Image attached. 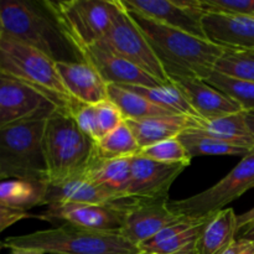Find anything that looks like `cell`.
Segmentation results:
<instances>
[{
  "label": "cell",
  "instance_id": "30bf717a",
  "mask_svg": "<svg viewBox=\"0 0 254 254\" xmlns=\"http://www.w3.org/2000/svg\"><path fill=\"white\" fill-rule=\"evenodd\" d=\"M57 109L61 108L46 94L0 71V129L49 118Z\"/></svg>",
  "mask_w": 254,
  "mask_h": 254
},
{
  "label": "cell",
  "instance_id": "7c38bea8",
  "mask_svg": "<svg viewBox=\"0 0 254 254\" xmlns=\"http://www.w3.org/2000/svg\"><path fill=\"white\" fill-rule=\"evenodd\" d=\"M181 216L169 207V198L144 200L126 198V216L121 235L138 247L168 226L178 222Z\"/></svg>",
  "mask_w": 254,
  "mask_h": 254
},
{
  "label": "cell",
  "instance_id": "1f68e13d",
  "mask_svg": "<svg viewBox=\"0 0 254 254\" xmlns=\"http://www.w3.org/2000/svg\"><path fill=\"white\" fill-rule=\"evenodd\" d=\"M136 156L168 164L180 163L190 165L191 163V156L189 155L188 150L179 138L168 139V140L140 149Z\"/></svg>",
  "mask_w": 254,
  "mask_h": 254
},
{
  "label": "cell",
  "instance_id": "8fae6325",
  "mask_svg": "<svg viewBox=\"0 0 254 254\" xmlns=\"http://www.w3.org/2000/svg\"><path fill=\"white\" fill-rule=\"evenodd\" d=\"M126 216V198L108 205L88 203H54L34 217L49 222H64L67 225L91 231H119Z\"/></svg>",
  "mask_w": 254,
  "mask_h": 254
},
{
  "label": "cell",
  "instance_id": "52a82bcc",
  "mask_svg": "<svg viewBox=\"0 0 254 254\" xmlns=\"http://www.w3.org/2000/svg\"><path fill=\"white\" fill-rule=\"evenodd\" d=\"M44 4L78 54L98 44L123 9L121 0H68Z\"/></svg>",
  "mask_w": 254,
  "mask_h": 254
},
{
  "label": "cell",
  "instance_id": "d6a6232c",
  "mask_svg": "<svg viewBox=\"0 0 254 254\" xmlns=\"http://www.w3.org/2000/svg\"><path fill=\"white\" fill-rule=\"evenodd\" d=\"M68 113L73 118L74 123L79 128V130L88 136L94 143L101 139L98 129V122H97L96 106L92 104L81 103V102L73 101L68 109Z\"/></svg>",
  "mask_w": 254,
  "mask_h": 254
},
{
  "label": "cell",
  "instance_id": "3957f363",
  "mask_svg": "<svg viewBox=\"0 0 254 254\" xmlns=\"http://www.w3.org/2000/svg\"><path fill=\"white\" fill-rule=\"evenodd\" d=\"M0 248H27L45 254H140L119 231H91L72 225L7 237Z\"/></svg>",
  "mask_w": 254,
  "mask_h": 254
},
{
  "label": "cell",
  "instance_id": "f35d334b",
  "mask_svg": "<svg viewBox=\"0 0 254 254\" xmlns=\"http://www.w3.org/2000/svg\"><path fill=\"white\" fill-rule=\"evenodd\" d=\"M254 221V207L251 208L247 212L242 213V215L237 216V227L238 230H241L242 227H245L248 223L253 222Z\"/></svg>",
  "mask_w": 254,
  "mask_h": 254
},
{
  "label": "cell",
  "instance_id": "ac0fdd59",
  "mask_svg": "<svg viewBox=\"0 0 254 254\" xmlns=\"http://www.w3.org/2000/svg\"><path fill=\"white\" fill-rule=\"evenodd\" d=\"M171 83L180 89L197 117L206 121L243 112L240 104L215 87L210 86L205 79L197 77H181L173 79Z\"/></svg>",
  "mask_w": 254,
  "mask_h": 254
},
{
  "label": "cell",
  "instance_id": "4fadbf2b",
  "mask_svg": "<svg viewBox=\"0 0 254 254\" xmlns=\"http://www.w3.org/2000/svg\"><path fill=\"white\" fill-rule=\"evenodd\" d=\"M121 2L128 11L206 39L202 29L205 11L198 0H121Z\"/></svg>",
  "mask_w": 254,
  "mask_h": 254
},
{
  "label": "cell",
  "instance_id": "ffe728a7",
  "mask_svg": "<svg viewBox=\"0 0 254 254\" xmlns=\"http://www.w3.org/2000/svg\"><path fill=\"white\" fill-rule=\"evenodd\" d=\"M121 200L123 197L117 193L93 183L84 175H78L60 183H47L44 206L64 202L108 205Z\"/></svg>",
  "mask_w": 254,
  "mask_h": 254
},
{
  "label": "cell",
  "instance_id": "7bdbcfd3",
  "mask_svg": "<svg viewBox=\"0 0 254 254\" xmlns=\"http://www.w3.org/2000/svg\"><path fill=\"white\" fill-rule=\"evenodd\" d=\"M2 180V178H1V175H0V181H1Z\"/></svg>",
  "mask_w": 254,
  "mask_h": 254
},
{
  "label": "cell",
  "instance_id": "b9f144b4",
  "mask_svg": "<svg viewBox=\"0 0 254 254\" xmlns=\"http://www.w3.org/2000/svg\"><path fill=\"white\" fill-rule=\"evenodd\" d=\"M4 35V30H2V26H1V21H0V39H1V36Z\"/></svg>",
  "mask_w": 254,
  "mask_h": 254
},
{
  "label": "cell",
  "instance_id": "74e56055",
  "mask_svg": "<svg viewBox=\"0 0 254 254\" xmlns=\"http://www.w3.org/2000/svg\"><path fill=\"white\" fill-rule=\"evenodd\" d=\"M236 238H243V240L253 241L254 242V221L248 223V225H246L241 230H238L237 237Z\"/></svg>",
  "mask_w": 254,
  "mask_h": 254
},
{
  "label": "cell",
  "instance_id": "4316f807",
  "mask_svg": "<svg viewBox=\"0 0 254 254\" xmlns=\"http://www.w3.org/2000/svg\"><path fill=\"white\" fill-rule=\"evenodd\" d=\"M123 88L138 93L154 103L160 108L166 109L174 114H180V116L197 117V114L193 112L190 104L183 96L180 89L174 83L161 84L156 87H143V86H121Z\"/></svg>",
  "mask_w": 254,
  "mask_h": 254
},
{
  "label": "cell",
  "instance_id": "603a6c76",
  "mask_svg": "<svg viewBox=\"0 0 254 254\" xmlns=\"http://www.w3.org/2000/svg\"><path fill=\"white\" fill-rule=\"evenodd\" d=\"M82 175L121 197L127 198V190L131 179V156L102 159L97 155Z\"/></svg>",
  "mask_w": 254,
  "mask_h": 254
},
{
  "label": "cell",
  "instance_id": "d590c367",
  "mask_svg": "<svg viewBox=\"0 0 254 254\" xmlns=\"http://www.w3.org/2000/svg\"><path fill=\"white\" fill-rule=\"evenodd\" d=\"M30 217H34V216L30 215L26 211L15 210V208H10L0 203V233L19 221Z\"/></svg>",
  "mask_w": 254,
  "mask_h": 254
},
{
  "label": "cell",
  "instance_id": "9c48e42d",
  "mask_svg": "<svg viewBox=\"0 0 254 254\" xmlns=\"http://www.w3.org/2000/svg\"><path fill=\"white\" fill-rule=\"evenodd\" d=\"M96 45L131 62L144 72L158 79L160 83H171L163 64L154 54L150 44L134 21L131 15L124 7L117 15L106 36Z\"/></svg>",
  "mask_w": 254,
  "mask_h": 254
},
{
  "label": "cell",
  "instance_id": "2e32d148",
  "mask_svg": "<svg viewBox=\"0 0 254 254\" xmlns=\"http://www.w3.org/2000/svg\"><path fill=\"white\" fill-rule=\"evenodd\" d=\"M82 61L91 64L107 84L116 86L156 87L163 83L131 62L93 45L79 51Z\"/></svg>",
  "mask_w": 254,
  "mask_h": 254
},
{
  "label": "cell",
  "instance_id": "484cf974",
  "mask_svg": "<svg viewBox=\"0 0 254 254\" xmlns=\"http://www.w3.org/2000/svg\"><path fill=\"white\" fill-rule=\"evenodd\" d=\"M108 99L118 107L123 114L124 121L127 119L139 121V119L155 118V117L174 116V113L155 106L140 94L134 93L116 84H108Z\"/></svg>",
  "mask_w": 254,
  "mask_h": 254
},
{
  "label": "cell",
  "instance_id": "f546056e",
  "mask_svg": "<svg viewBox=\"0 0 254 254\" xmlns=\"http://www.w3.org/2000/svg\"><path fill=\"white\" fill-rule=\"evenodd\" d=\"M205 81L240 104L243 112L254 111V82L235 78L216 69L211 72Z\"/></svg>",
  "mask_w": 254,
  "mask_h": 254
},
{
  "label": "cell",
  "instance_id": "d4e9b609",
  "mask_svg": "<svg viewBox=\"0 0 254 254\" xmlns=\"http://www.w3.org/2000/svg\"><path fill=\"white\" fill-rule=\"evenodd\" d=\"M47 183L30 180L0 181V203L15 210L26 211L36 206H44Z\"/></svg>",
  "mask_w": 254,
  "mask_h": 254
},
{
  "label": "cell",
  "instance_id": "8d00e7d4",
  "mask_svg": "<svg viewBox=\"0 0 254 254\" xmlns=\"http://www.w3.org/2000/svg\"><path fill=\"white\" fill-rule=\"evenodd\" d=\"M222 254H254V242L243 238H236L235 242Z\"/></svg>",
  "mask_w": 254,
  "mask_h": 254
},
{
  "label": "cell",
  "instance_id": "e0dca14e",
  "mask_svg": "<svg viewBox=\"0 0 254 254\" xmlns=\"http://www.w3.org/2000/svg\"><path fill=\"white\" fill-rule=\"evenodd\" d=\"M210 216L181 217L178 222L139 245L140 254H196L198 236Z\"/></svg>",
  "mask_w": 254,
  "mask_h": 254
},
{
  "label": "cell",
  "instance_id": "4dcf8cb0",
  "mask_svg": "<svg viewBox=\"0 0 254 254\" xmlns=\"http://www.w3.org/2000/svg\"><path fill=\"white\" fill-rule=\"evenodd\" d=\"M215 69L235 78L254 82V50H223Z\"/></svg>",
  "mask_w": 254,
  "mask_h": 254
},
{
  "label": "cell",
  "instance_id": "8992f818",
  "mask_svg": "<svg viewBox=\"0 0 254 254\" xmlns=\"http://www.w3.org/2000/svg\"><path fill=\"white\" fill-rule=\"evenodd\" d=\"M0 71L45 93L61 109L68 111L73 103L62 83L56 61L6 35L0 39Z\"/></svg>",
  "mask_w": 254,
  "mask_h": 254
},
{
  "label": "cell",
  "instance_id": "9a60e30c",
  "mask_svg": "<svg viewBox=\"0 0 254 254\" xmlns=\"http://www.w3.org/2000/svg\"><path fill=\"white\" fill-rule=\"evenodd\" d=\"M202 29L206 40L225 50H254V16L205 11Z\"/></svg>",
  "mask_w": 254,
  "mask_h": 254
},
{
  "label": "cell",
  "instance_id": "60d3db41",
  "mask_svg": "<svg viewBox=\"0 0 254 254\" xmlns=\"http://www.w3.org/2000/svg\"><path fill=\"white\" fill-rule=\"evenodd\" d=\"M9 254H45L36 250H27V248H15L10 250Z\"/></svg>",
  "mask_w": 254,
  "mask_h": 254
},
{
  "label": "cell",
  "instance_id": "277c9868",
  "mask_svg": "<svg viewBox=\"0 0 254 254\" xmlns=\"http://www.w3.org/2000/svg\"><path fill=\"white\" fill-rule=\"evenodd\" d=\"M44 150L49 183L82 175L97 156L96 143L79 130L64 109H57L47 118Z\"/></svg>",
  "mask_w": 254,
  "mask_h": 254
},
{
  "label": "cell",
  "instance_id": "44dd1931",
  "mask_svg": "<svg viewBox=\"0 0 254 254\" xmlns=\"http://www.w3.org/2000/svg\"><path fill=\"white\" fill-rule=\"evenodd\" d=\"M196 119H197L196 117L174 114V116L155 117V118L139 119V121L127 119L126 123L135 136L140 149H143L168 139L178 138L185 130L196 128L197 126Z\"/></svg>",
  "mask_w": 254,
  "mask_h": 254
},
{
  "label": "cell",
  "instance_id": "83f0119b",
  "mask_svg": "<svg viewBox=\"0 0 254 254\" xmlns=\"http://www.w3.org/2000/svg\"><path fill=\"white\" fill-rule=\"evenodd\" d=\"M184 144L191 159L201 155H237L245 156L247 149L238 148L231 144L223 143L213 136L207 135L197 129H189L178 136Z\"/></svg>",
  "mask_w": 254,
  "mask_h": 254
},
{
  "label": "cell",
  "instance_id": "ab89813d",
  "mask_svg": "<svg viewBox=\"0 0 254 254\" xmlns=\"http://www.w3.org/2000/svg\"><path fill=\"white\" fill-rule=\"evenodd\" d=\"M245 119L250 128L251 133L254 135V111L253 112H245Z\"/></svg>",
  "mask_w": 254,
  "mask_h": 254
},
{
  "label": "cell",
  "instance_id": "7a4b0ae2",
  "mask_svg": "<svg viewBox=\"0 0 254 254\" xmlns=\"http://www.w3.org/2000/svg\"><path fill=\"white\" fill-rule=\"evenodd\" d=\"M0 21L4 35L44 52L56 62L82 61L44 1L0 0Z\"/></svg>",
  "mask_w": 254,
  "mask_h": 254
},
{
  "label": "cell",
  "instance_id": "5bb4252c",
  "mask_svg": "<svg viewBox=\"0 0 254 254\" xmlns=\"http://www.w3.org/2000/svg\"><path fill=\"white\" fill-rule=\"evenodd\" d=\"M188 166L189 164H168L131 156V179L127 197L144 200L169 198L171 185Z\"/></svg>",
  "mask_w": 254,
  "mask_h": 254
},
{
  "label": "cell",
  "instance_id": "e575fe53",
  "mask_svg": "<svg viewBox=\"0 0 254 254\" xmlns=\"http://www.w3.org/2000/svg\"><path fill=\"white\" fill-rule=\"evenodd\" d=\"M203 11L230 12L254 16V0H198Z\"/></svg>",
  "mask_w": 254,
  "mask_h": 254
},
{
  "label": "cell",
  "instance_id": "5b68a950",
  "mask_svg": "<svg viewBox=\"0 0 254 254\" xmlns=\"http://www.w3.org/2000/svg\"><path fill=\"white\" fill-rule=\"evenodd\" d=\"M45 119L21 122L0 129V175L2 180L49 183L44 150Z\"/></svg>",
  "mask_w": 254,
  "mask_h": 254
},
{
  "label": "cell",
  "instance_id": "f1b7e54d",
  "mask_svg": "<svg viewBox=\"0 0 254 254\" xmlns=\"http://www.w3.org/2000/svg\"><path fill=\"white\" fill-rule=\"evenodd\" d=\"M97 155L102 159L130 158L140 150L135 136L126 121L96 143Z\"/></svg>",
  "mask_w": 254,
  "mask_h": 254
},
{
  "label": "cell",
  "instance_id": "d6986e66",
  "mask_svg": "<svg viewBox=\"0 0 254 254\" xmlns=\"http://www.w3.org/2000/svg\"><path fill=\"white\" fill-rule=\"evenodd\" d=\"M56 66L72 99L92 106L108 101V84L91 64L84 61H59Z\"/></svg>",
  "mask_w": 254,
  "mask_h": 254
},
{
  "label": "cell",
  "instance_id": "6da1fadb",
  "mask_svg": "<svg viewBox=\"0 0 254 254\" xmlns=\"http://www.w3.org/2000/svg\"><path fill=\"white\" fill-rule=\"evenodd\" d=\"M128 12L150 44L170 81L181 77L206 79L215 69L216 62L225 49L202 37L148 19L138 12Z\"/></svg>",
  "mask_w": 254,
  "mask_h": 254
},
{
  "label": "cell",
  "instance_id": "ba28073f",
  "mask_svg": "<svg viewBox=\"0 0 254 254\" xmlns=\"http://www.w3.org/2000/svg\"><path fill=\"white\" fill-rule=\"evenodd\" d=\"M254 188V149L242 156L240 163L216 185L183 200L169 201V207L181 217H206L223 210Z\"/></svg>",
  "mask_w": 254,
  "mask_h": 254
},
{
  "label": "cell",
  "instance_id": "cb8c5ba5",
  "mask_svg": "<svg viewBox=\"0 0 254 254\" xmlns=\"http://www.w3.org/2000/svg\"><path fill=\"white\" fill-rule=\"evenodd\" d=\"M197 130L213 136L223 143L252 150L254 149V135L251 133L245 119V112L228 114L215 119L197 118Z\"/></svg>",
  "mask_w": 254,
  "mask_h": 254
},
{
  "label": "cell",
  "instance_id": "7402d4cb",
  "mask_svg": "<svg viewBox=\"0 0 254 254\" xmlns=\"http://www.w3.org/2000/svg\"><path fill=\"white\" fill-rule=\"evenodd\" d=\"M237 215L233 208H223L210 216L203 226L196 254H222L237 237Z\"/></svg>",
  "mask_w": 254,
  "mask_h": 254
},
{
  "label": "cell",
  "instance_id": "836d02e7",
  "mask_svg": "<svg viewBox=\"0 0 254 254\" xmlns=\"http://www.w3.org/2000/svg\"><path fill=\"white\" fill-rule=\"evenodd\" d=\"M96 112L101 138H103L104 135H107V134L113 131L116 128H118L124 122V117L122 112L109 99L99 104H96Z\"/></svg>",
  "mask_w": 254,
  "mask_h": 254
}]
</instances>
